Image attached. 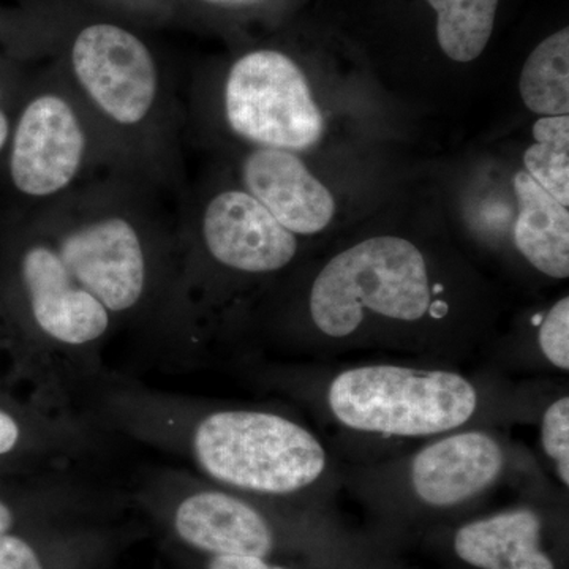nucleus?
<instances>
[{"label": "nucleus", "mask_w": 569, "mask_h": 569, "mask_svg": "<svg viewBox=\"0 0 569 569\" xmlns=\"http://www.w3.org/2000/svg\"><path fill=\"white\" fill-rule=\"evenodd\" d=\"M535 142L523 153L526 171L535 182L569 206V116H545L533 126Z\"/></svg>", "instance_id": "17"}, {"label": "nucleus", "mask_w": 569, "mask_h": 569, "mask_svg": "<svg viewBox=\"0 0 569 569\" xmlns=\"http://www.w3.org/2000/svg\"><path fill=\"white\" fill-rule=\"evenodd\" d=\"M70 279L112 316L140 305L148 263L140 236L122 217H108L71 231L58 249Z\"/></svg>", "instance_id": "6"}, {"label": "nucleus", "mask_w": 569, "mask_h": 569, "mask_svg": "<svg viewBox=\"0 0 569 569\" xmlns=\"http://www.w3.org/2000/svg\"><path fill=\"white\" fill-rule=\"evenodd\" d=\"M21 438L20 425L17 419L0 410V456L9 455L18 447Z\"/></svg>", "instance_id": "22"}, {"label": "nucleus", "mask_w": 569, "mask_h": 569, "mask_svg": "<svg viewBox=\"0 0 569 569\" xmlns=\"http://www.w3.org/2000/svg\"><path fill=\"white\" fill-rule=\"evenodd\" d=\"M426 258L417 246L396 236L366 239L336 254L313 280L309 313L325 339L353 340L373 316L413 325L426 317L447 316L436 301Z\"/></svg>", "instance_id": "1"}, {"label": "nucleus", "mask_w": 569, "mask_h": 569, "mask_svg": "<svg viewBox=\"0 0 569 569\" xmlns=\"http://www.w3.org/2000/svg\"><path fill=\"white\" fill-rule=\"evenodd\" d=\"M0 569H44L36 550L24 539L0 535Z\"/></svg>", "instance_id": "20"}, {"label": "nucleus", "mask_w": 569, "mask_h": 569, "mask_svg": "<svg viewBox=\"0 0 569 569\" xmlns=\"http://www.w3.org/2000/svg\"><path fill=\"white\" fill-rule=\"evenodd\" d=\"M208 569H290L277 567L258 557L219 556L212 557Z\"/></svg>", "instance_id": "21"}, {"label": "nucleus", "mask_w": 569, "mask_h": 569, "mask_svg": "<svg viewBox=\"0 0 569 569\" xmlns=\"http://www.w3.org/2000/svg\"><path fill=\"white\" fill-rule=\"evenodd\" d=\"M436 14L438 47L455 62H473L488 48L500 0H426Z\"/></svg>", "instance_id": "16"}, {"label": "nucleus", "mask_w": 569, "mask_h": 569, "mask_svg": "<svg viewBox=\"0 0 569 569\" xmlns=\"http://www.w3.org/2000/svg\"><path fill=\"white\" fill-rule=\"evenodd\" d=\"M500 441L485 430H460L430 441L408 463V486L430 508L468 503L492 488L503 473Z\"/></svg>", "instance_id": "9"}, {"label": "nucleus", "mask_w": 569, "mask_h": 569, "mask_svg": "<svg viewBox=\"0 0 569 569\" xmlns=\"http://www.w3.org/2000/svg\"><path fill=\"white\" fill-rule=\"evenodd\" d=\"M71 67L93 103L122 126L141 122L156 102L152 52L121 26L96 22L81 29L71 44Z\"/></svg>", "instance_id": "5"}, {"label": "nucleus", "mask_w": 569, "mask_h": 569, "mask_svg": "<svg viewBox=\"0 0 569 569\" xmlns=\"http://www.w3.org/2000/svg\"><path fill=\"white\" fill-rule=\"evenodd\" d=\"M244 182L293 234L320 233L336 212L335 198L293 152L263 148L247 157Z\"/></svg>", "instance_id": "11"}, {"label": "nucleus", "mask_w": 569, "mask_h": 569, "mask_svg": "<svg viewBox=\"0 0 569 569\" xmlns=\"http://www.w3.org/2000/svg\"><path fill=\"white\" fill-rule=\"evenodd\" d=\"M519 213L512 241L519 253L541 274L552 279L569 277V212L550 197L527 171L515 176Z\"/></svg>", "instance_id": "14"}, {"label": "nucleus", "mask_w": 569, "mask_h": 569, "mask_svg": "<svg viewBox=\"0 0 569 569\" xmlns=\"http://www.w3.org/2000/svg\"><path fill=\"white\" fill-rule=\"evenodd\" d=\"M538 348L550 366L569 370V298L550 307L538 328Z\"/></svg>", "instance_id": "19"}, {"label": "nucleus", "mask_w": 569, "mask_h": 569, "mask_svg": "<svg viewBox=\"0 0 569 569\" xmlns=\"http://www.w3.org/2000/svg\"><path fill=\"white\" fill-rule=\"evenodd\" d=\"M203 238L217 263L246 274H271L298 253V239L257 198L241 190L217 194L206 208Z\"/></svg>", "instance_id": "8"}, {"label": "nucleus", "mask_w": 569, "mask_h": 569, "mask_svg": "<svg viewBox=\"0 0 569 569\" xmlns=\"http://www.w3.org/2000/svg\"><path fill=\"white\" fill-rule=\"evenodd\" d=\"M7 138H9V121H7L3 111L0 110V149L6 144Z\"/></svg>", "instance_id": "24"}, {"label": "nucleus", "mask_w": 569, "mask_h": 569, "mask_svg": "<svg viewBox=\"0 0 569 569\" xmlns=\"http://www.w3.org/2000/svg\"><path fill=\"white\" fill-rule=\"evenodd\" d=\"M208 3H217V6H242V3H253L258 0H203Z\"/></svg>", "instance_id": "25"}, {"label": "nucleus", "mask_w": 569, "mask_h": 569, "mask_svg": "<svg viewBox=\"0 0 569 569\" xmlns=\"http://www.w3.org/2000/svg\"><path fill=\"white\" fill-rule=\"evenodd\" d=\"M224 112L234 133L263 148L305 151L325 133L305 71L279 50L250 51L233 63Z\"/></svg>", "instance_id": "4"}, {"label": "nucleus", "mask_w": 569, "mask_h": 569, "mask_svg": "<svg viewBox=\"0 0 569 569\" xmlns=\"http://www.w3.org/2000/svg\"><path fill=\"white\" fill-rule=\"evenodd\" d=\"M326 403L332 418L353 432L422 438L466 426L477 413L479 395L452 370L367 365L337 373Z\"/></svg>", "instance_id": "3"}, {"label": "nucleus", "mask_w": 569, "mask_h": 569, "mask_svg": "<svg viewBox=\"0 0 569 569\" xmlns=\"http://www.w3.org/2000/svg\"><path fill=\"white\" fill-rule=\"evenodd\" d=\"M194 466L217 485L258 496H291L328 468L323 443L283 415L247 408L216 410L189 433Z\"/></svg>", "instance_id": "2"}, {"label": "nucleus", "mask_w": 569, "mask_h": 569, "mask_svg": "<svg viewBox=\"0 0 569 569\" xmlns=\"http://www.w3.org/2000/svg\"><path fill=\"white\" fill-rule=\"evenodd\" d=\"M84 149V132L73 108L61 97L41 96L26 108L18 123L11 179L31 197L61 192L80 171Z\"/></svg>", "instance_id": "7"}, {"label": "nucleus", "mask_w": 569, "mask_h": 569, "mask_svg": "<svg viewBox=\"0 0 569 569\" xmlns=\"http://www.w3.org/2000/svg\"><path fill=\"white\" fill-rule=\"evenodd\" d=\"M14 516L11 509L3 501H0V535L9 533L13 526Z\"/></svg>", "instance_id": "23"}, {"label": "nucleus", "mask_w": 569, "mask_h": 569, "mask_svg": "<svg viewBox=\"0 0 569 569\" xmlns=\"http://www.w3.org/2000/svg\"><path fill=\"white\" fill-rule=\"evenodd\" d=\"M21 272L33 323L51 347L81 351L108 335L111 313L73 283L56 249L33 246L22 258Z\"/></svg>", "instance_id": "10"}, {"label": "nucleus", "mask_w": 569, "mask_h": 569, "mask_svg": "<svg viewBox=\"0 0 569 569\" xmlns=\"http://www.w3.org/2000/svg\"><path fill=\"white\" fill-rule=\"evenodd\" d=\"M541 447L552 460L557 477L569 486V397L553 400L541 419Z\"/></svg>", "instance_id": "18"}, {"label": "nucleus", "mask_w": 569, "mask_h": 569, "mask_svg": "<svg viewBox=\"0 0 569 569\" xmlns=\"http://www.w3.org/2000/svg\"><path fill=\"white\" fill-rule=\"evenodd\" d=\"M519 91L530 111L545 116H568V26L550 33L530 52L520 73Z\"/></svg>", "instance_id": "15"}, {"label": "nucleus", "mask_w": 569, "mask_h": 569, "mask_svg": "<svg viewBox=\"0 0 569 569\" xmlns=\"http://www.w3.org/2000/svg\"><path fill=\"white\" fill-rule=\"evenodd\" d=\"M542 520L530 508L471 520L455 535V552L478 569H556L541 546Z\"/></svg>", "instance_id": "13"}, {"label": "nucleus", "mask_w": 569, "mask_h": 569, "mask_svg": "<svg viewBox=\"0 0 569 569\" xmlns=\"http://www.w3.org/2000/svg\"><path fill=\"white\" fill-rule=\"evenodd\" d=\"M173 523L186 545L213 557L266 559L274 548V533L264 516L244 498L224 490H197L183 497Z\"/></svg>", "instance_id": "12"}]
</instances>
